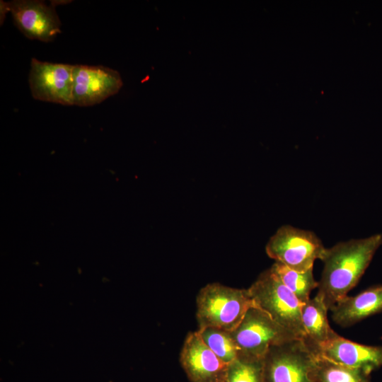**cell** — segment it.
<instances>
[{
	"label": "cell",
	"mask_w": 382,
	"mask_h": 382,
	"mask_svg": "<svg viewBox=\"0 0 382 382\" xmlns=\"http://www.w3.org/2000/svg\"><path fill=\"white\" fill-rule=\"evenodd\" d=\"M313 382H371L370 374L316 354L311 371Z\"/></svg>",
	"instance_id": "cell-14"
},
{
	"label": "cell",
	"mask_w": 382,
	"mask_h": 382,
	"mask_svg": "<svg viewBox=\"0 0 382 382\" xmlns=\"http://www.w3.org/2000/svg\"><path fill=\"white\" fill-rule=\"evenodd\" d=\"M73 69L74 65L33 58L29 74L33 97L45 102L73 105Z\"/></svg>",
	"instance_id": "cell-8"
},
{
	"label": "cell",
	"mask_w": 382,
	"mask_h": 382,
	"mask_svg": "<svg viewBox=\"0 0 382 382\" xmlns=\"http://www.w3.org/2000/svg\"><path fill=\"white\" fill-rule=\"evenodd\" d=\"M328 311L317 295L303 303L301 308V320L306 334L304 342L316 354L338 335L329 324Z\"/></svg>",
	"instance_id": "cell-13"
},
{
	"label": "cell",
	"mask_w": 382,
	"mask_h": 382,
	"mask_svg": "<svg viewBox=\"0 0 382 382\" xmlns=\"http://www.w3.org/2000/svg\"><path fill=\"white\" fill-rule=\"evenodd\" d=\"M180 362L191 382H223L228 366L207 347L197 331L186 336Z\"/></svg>",
	"instance_id": "cell-10"
},
{
	"label": "cell",
	"mask_w": 382,
	"mask_h": 382,
	"mask_svg": "<svg viewBox=\"0 0 382 382\" xmlns=\"http://www.w3.org/2000/svg\"><path fill=\"white\" fill-rule=\"evenodd\" d=\"M317 354L368 374L382 367V346L359 344L339 335L327 343Z\"/></svg>",
	"instance_id": "cell-11"
},
{
	"label": "cell",
	"mask_w": 382,
	"mask_h": 382,
	"mask_svg": "<svg viewBox=\"0 0 382 382\" xmlns=\"http://www.w3.org/2000/svg\"><path fill=\"white\" fill-rule=\"evenodd\" d=\"M270 270L302 303L306 302L310 299L311 291L318 286V282L313 277V269L298 272L275 262Z\"/></svg>",
	"instance_id": "cell-15"
},
{
	"label": "cell",
	"mask_w": 382,
	"mask_h": 382,
	"mask_svg": "<svg viewBox=\"0 0 382 382\" xmlns=\"http://www.w3.org/2000/svg\"><path fill=\"white\" fill-rule=\"evenodd\" d=\"M325 249L313 231L290 225L279 228L265 247L270 258L298 272L313 269L315 260H322Z\"/></svg>",
	"instance_id": "cell-4"
},
{
	"label": "cell",
	"mask_w": 382,
	"mask_h": 382,
	"mask_svg": "<svg viewBox=\"0 0 382 382\" xmlns=\"http://www.w3.org/2000/svg\"><path fill=\"white\" fill-rule=\"evenodd\" d=\"M198 334L207 347L226 364L236 360L240 350L231 332L215 328H204L197 330Z\"/></svg>",
	"instance_id": "cell-16"
},
{
	"label": "cell",
	"mask_w": 382,
	"mask_h": 382,
	"mask_svg": "<svg viewBox=\"0 0 382 382\" xmlns=\"http://www.w3.org/2000/svg\"><path fill=\"white\" fill-rule=\"evenodd\" d=\"M8 11L16 26L29 39L49 42L61 33V23L54 6L40 1H1V18L4 16V19Z\"/></svg>",
	"instance_id": "cell-7"
},
{
	"label": "cell",
	"mask_w": 382,
	"mask_h": 382,
	"mask_svg": "<svg viewBox=\"0 0 382 382\" xmlns=\"http://www.w3.org/2000/svg\"><path fill=\"white\" fill-rule=\"evenodd\" d=\"M330 311L333 321L343 328L378 313L382 311V284L368 287L356 296H347Z\"/></svg>",
	"instance_id": "cell-12"
},
{
	"label": "cell",
	"mask_w": 382,
	"mask_h": 382,
	"mask_svg": "<svg viewBox=\"0 0 382 382\" xmlns=\"http://www.w3.org/2000/svg\"><path fill=\"white\" fill-rule=\"evenodd\" d=\"M199 328H215L231 332L239 325L248 310L255 306L248 289H237L219 283L202 287L197 299Z\"/></svg>",
	"instance_id": "cell-2"
},
{
	"label": "cell",
	"mask_w": 382,
	"mask_h": 382,
	"mask_svg": "<svg viewBox=\"0 0 382 382\" xmlns=\"http://www.w3.org/2000/svg\"><path fill=\"white\" fill-rule=\"evenodd\" d=\"M315 357L299 338L272 346L262 359L265 382H313L310 374Z\"/></svg>",
	"instance_id": "cell-6"
},
{
	"label": "cell",
	"mask_w": 382,
	"mask_h": 382,
	"mask_svg": "<svg viewBox=\"0 0 382 382\" xmlns=\"http://www.w3.org/2000/svg\"><path fill=\"white\" fill-rule=\"evenodd\" d=\"M223 382H265L262 359L240 355L228 364Z\"/></svg>",
	"instance_id": "cell-17"
},
{
	"label": "cell",
	"mask_w": 382,
	"mask_h": 382,
	"mask_svg": "<svg viewBox=\"0 0 382 382\" xmlns=\"http://www.w3.org/2000/svg\"><path fill=\"white\" fill-rule=\"evenodd\" d=\"M231 333L240 355L259 359H263L272 346L298 338L256 306L248 310Z\"/></svg>",
	"instance_id": "cell-5"
},
{
	"label": "cell",
	"mask_w": 382,
	"mask_h": 382,
	"mask_svg": "<svg viewBox=\"0 0 382 382\" xmlns=\"http://www.w3.org/2000/svg\"><path fill=\"white\" fill-rule=\"evenodd\" d=\"M381 245L382 235L377 233L326 248L316 295L329 311L358 284Z\"/></svg>",
	"instance_id": "cell-1"
},
{
	"label": "cell",
	"mask_w": 382,
	"mask_h": 382,
	"mask_svg": "<svg viewBox=\"0 0 382 382\" xmlns=\"http://www.w3.org/2000/svg\"><path fill=\"white\" fill-rule=\"evenodd\" d=\"M74 105L87 107L117 94L123 83L120 73L103 66L74 65Z\"/></svg>",
	"instance_id": "cell-9"
},
{
	"label": "cell",
	"mask_w": 382,
	"mask_h": 382,
	"mask_svg": "<svg viewBox=\"0 0 382 382\" xmlns=\"http://www.w3.org/2000/svg\"><path fill=\"white\" fill-rule=\"evenodd\" d=\"M248 290L256 306L298 338L305 340L306 334L301 320L303 303L270 268L262 272Z\"/></svg>",
	"instance_id": "cell-3"
}]
</instances>
